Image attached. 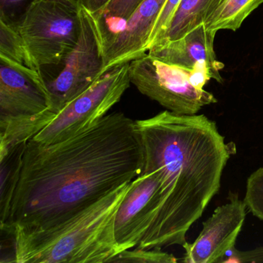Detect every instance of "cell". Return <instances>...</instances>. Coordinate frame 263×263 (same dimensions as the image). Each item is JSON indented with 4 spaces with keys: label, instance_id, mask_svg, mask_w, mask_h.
I'll return each mask as SVG.
<instances>
[{
    "label": "cell",
    "instance_id": "1",
    "mask_svg": "<svg viewBox=\"0 0 263 263\" xmlns=\"http://www.w3.org/2000/svg\"><path fill=\"white\" fill-rule=\"evenodd\" d=\"M144 162L136 123L121 112L59 142L30 139L1 231L44 229L64 221L138 178Z\"/></svg>",
    "mask_w": 263,
    "mask_h": 263
},
{
    "label": "cell",
    "instance_id": "2",
    "mask_svg": "<svg viewBox=\"0 0 263 263\" xmlns=\"http://www.w3.org/2000/svg\"><path fill=\"white\" fill-rule=\"evenodd\" d=\"M144 149V168L158 172L161 204L137 247L184 246L191 226L221 187L223 171L235 153L205 115L166 110L135 121Z\"/></svg>",
    "mask_w": 263,
    "mask_h": 263
},
{
    "label": "cell",
    "instance_id": "3",
    "mask_svg": "<svg viewBox=\"0 0 263 263\" xmlns=\"http://www.w3.org/2000/svg\"><path fill=\"white\" fill-rule=\"evenodd\" d=\"M130 182L117 187L93 204L44 229L16 227V263H105L120 253L115 238L117 212Z\"/></svg>",
    "mask_w": 263,
    "mask_h": 263
},
{
    "label": "cell",
    "instance_id": "4",
    "mask_svg": "<svg viewBox=\"0 0 263 263\" xmlns=\"http://www.w3.org/2000/svg\"><path fill=\"white\" fill-rule=\"evenodd\" d=\"M80 29V5L53 0H32L18 23L26 50L39 70L64 62Z\"/></svg>",
    "mask_w": 263,
    "mask_h": 263
},
{
    "label": "cell",
    "instance_id": "5",
    "mask_svg": "<svg viewBox=\"0 0 263 263\" xmlns=\"http://www.w3.org/2000/svg\"><path fill=\"white\" fill-rule=\"evenodd\" d=\"M129 64L114 67L90 88L70 101L32 139L50 144L85 132L107 115L130 87Z\"/></svg>",
    "mask_w": 263,
    "mask_h": 263
},
{
    "label": "cell",
    "instance_id": "6",
    "mask_svg": "<svg viewBox=\"0 0 263 263\" xmlns=\"http://www.w3.org/2000/svg\"><path fill=\"white\" fill-rule=\"evenodd\" d=\"M81 29L74 48L64 67L48 86L51 110L58 115L66 105L90 88L101 77L104 64V30L101 21L80 5Z\"/></svg>",
    "mask_w": 263,
    "mask_h": 263
},
{
    "label": "cell",
    "instance_id": "7",
    "mask_svg": "<svg viewBox=\"0 0 263 263\" xmlns=\"http://www.w3.org/2000/svg\"><path fill=\"white\" fill-rule=\"evenodd\" d=\"M190 73L147 53L129 64L130 83L142 95L178 115H196L202 107L218 101L210 92L192 85Z\"/></svg>",
    "mask_w": 263,
    "mask_h": 263
},
{
    "label": "cell",
    "instance_id": "8",
    "mask_svg": "<svg viewBox=\"0 0 263 263\" xmlns=\"http://www.w3.org/2000/svg\"><path fill=\"white\" fill-rule=\"evenodd\" d=\"M161 179L158 172L143 170L130 183L115 223L120 252L137 247L152 226L161 204Z\"/></svg>",
    "mask_w": 263,
    "mask_h": 263
},
{
    "label": "cell",
    "instance_id": "9",
    "mask_svg": "<svg viewBox=\"0 0 263 263\" xmlns=\"http://www.w3.org/2000/svg\"><path fill=\"white\" fill-rule=\"evenodd\" d=\"M51 107V95L40 70L0 56V118L34 116Z\"/></svg>",
    "mask_w": 263,
    "mask_h": 263
},
{
    "label": "cell",
    "instance_id": "10",
    "mask_svg": "<svg viewBox=\"0 0 263 263\" xmlns=\"http://www.w3.org/2000/svg\"><path fill=\"white\" fill-rule=\"evenodd\" d=\"M215 209L203 222V229L193 243L186 242L182 261L187 263L221 262L224 254L235 246L246 216V203L236 195Z\"/></svg>",
    "mask_w": 263,
    "mask_h": 263
},
{
    "label": "cell",
    "instance_id": "11",
    "mask_svg": "<svg viewBox=\"0 0 263 263\" xmlns=\"http://www.w3.org/2000/svg\"><path fill=\"white\" fill-rule=\"evenodd\" d=\"M166 0H142L119 30L104 36L103 75L148 52L149 37Z\"/></svg>",
    "mask_w": 263,
    "mask_h": 263
},
{
    "label": "cell",
    "instance_id": "12",
    "mask_svg": "<svg viewBox=\"0 0 263 263\" xmlns=\"http://www.w3.org/2000/svg\"><path fill=\"white\" fill-rule=\"evenodd\" d=\"M215 34L203 24L181 39L156 46L147 53L166 64L187 70L207 69L212 79L222 83L221 71L224 64L216 58L214 49Z\"/></svg>",
    "mask_w": 263,
    "mask_h": 263
},
{
    "label": "cell",
    "instance_id": "13",
    "mask_svg": "<svg viewBox=\"0 0 263 263\" xmlns=\"http://www.w3.org/2000/svg\"><path fill=\"white\" fill-rule=\"evenodd\" d=\"M224 1L181 0L162 44L181 39L192 30L205 24Z\"/></svg>",
    "mask_w": 263,
    "mask_h": 263
},
{
    "label": "cell",
    "instance_id": "14",
    "mask_svg": "<svg viewBox=\"0 0 263 263\" xmlns=\"http://www.w3.org/2000/svg\"><path fill=\"white\" fill-rule=\"evenodd\" d=\"M27 142L19 143L0 151V227L5 224L10 214L12 200L21 177Z\"/></svg>",
    "mask_w": 263,
    "mask_h": 263
},
{
    "label": "cell",
    "instance_id": "15",
    "mask_svg": "<svg viewBox=\"0 0 263 263\" xmlns=\"http://www.w3.org/2000/svg\"><path fill=\"white\" fill-rule=\"evenodd\" d=\"M56 116V113L48 110L34 116L0 118V151L30 141Z\"/></svg>",
    "mask_w": 263,
    "mask_h": 263
},
{
    "label": "cell",
    "instance_id": "16",
    "mask_svg": "<svg viewBox=\"0 0 263 263\" xmlns=\"http://www.w3.org/2000/svg\"><path fill=\"white\" fill-rule=\"evenodd\" d=\"M263 0H224L205 25L208 30L236 31L246 18L256 10Z\"/></svg>",
    "mask_w": 263,
    "mask_h": 263
},
{
    "label": "cell",
    "instance_id": "17",
    "mask_svg": "<svg viewBox=\"0 0 263 263\" xmlns=\"http://www.w3.org/2000/svg\"><path fill=\"white\" fill-rule=\"evenodd\" d=\"M0 56L5 57L15 62L36 68L32 62L21 34L18 31V24L0 20Z\"/></svg>",
    "mask_w": 263,
    "mask_h": 263
},
{
    "label": "cell",
    "instance_id": "18",
    "mask_svg": "<svg viewBox=\"0 0 263 263\" xmlns=\"http://www.w3.org/2000/svg\"><path fill=\"white\" fill-rule=\"evenodd\" d=\"M176 257L172 254L162 252L161 249H145L135 247V249L123 251L114 257L110 262L175 263Z\"/></svg>",
    "mask_w": 263,
    "mask_h": 263
},
{
    "label": "cell",
    "instance_id": "19",
    "mask_svg": "<svg viewBox=\"0 0 263 263\" xmlns=\"http://www.w3.org/2000/svg\"><path fill=\"white\" fill-rule=\"evenodd\" d=\"M244 201L249 212L263 221V167L248 178Z\"/></svg>",
    "mask_w": 263,
    "mask_h": 263
},
{
    "label": "cell",
    "instance_id": "20",
    "mask_svg": "<svg viewBox=\"0 0 263 263\" xmlns=\"http://www.w3.org/2000/svg\"><path fill=\"white\" fill-rule=\"evenodd\" d=\"M180 2L181 0H166L149 37L148 51L153 47L162 44Z\"/></svg>",
    "mask_w": 263,
    "mask_h": 263
},
{
    "label": "cell",
    "instance_id": "21",
    "mask_svg": "<svg viewBox=\"0 0 263 263\" xmlns=\"http://www.w3.org/2000/svg\"><path fill=\"white\" fill-rule=\"evenodd\" d=\"M141 1L142 0H111L104 10L95 17L101 22L118 20L124 24Z\"/></svg>",
    "mask_w": 263,
    "mask_h": 263
},
{
    "label": "cell",
    "instance_id": "22",
    "mask_svg": "<svg viewBox=\"0 0 263 263\" xmlns=\"http://www.w3.org/2000/svg\"><path fill=\"white\" fill-rule=\"evenodd\" d=\"M27 0H0V20L18 24L14 20L16 12L22 8Z\"/></svg>",
    "mask_w": 263,
    "mask_h": 263
},
{
    "label": "cell",
    "instance_id": "23",
    "mask_svg": "<svg viewBox=\"0 0 263 263\" xmlns=\"http://www.w3.org/2000/svg\"><path fill=\"white\" fill-rule=\"evenodd\" d=\"M110 1L111 0H79V4L93 13V16H98Z\"/></svg>",
    "mask_w": 263,
    "mask_h": 263
},
{
    "label": "cell",
    "instance_id": "24",
    "mask_svg": "<svg viewBox=\"0 0 263 263\" xmlns=\"http://www.w3.org/2000/svg\"><path fill=\"white\" fill-rule=\"evenodd\" d=\"M241 258L246 263L263 262V246H258L250 250L242 251Z\"/></svg>",
    "mask_w": 263,
    "mask_h": 263
},
{
    "label": "cell",
    "instance_id": "25",
    "mask_svg": "<svg viewBox=\"0 0 263 263\" xmlns=\"http://www.w3.org/2000/svg\"><path fill=\"white\" fill-rule=\"evenodd\" d=\"M53 1H60V2L67 3V4H74V5H80L79 0H53Z\"/></svg>",
    "mask_w": 263,
    "mask_h": 263
}]
</instances>
